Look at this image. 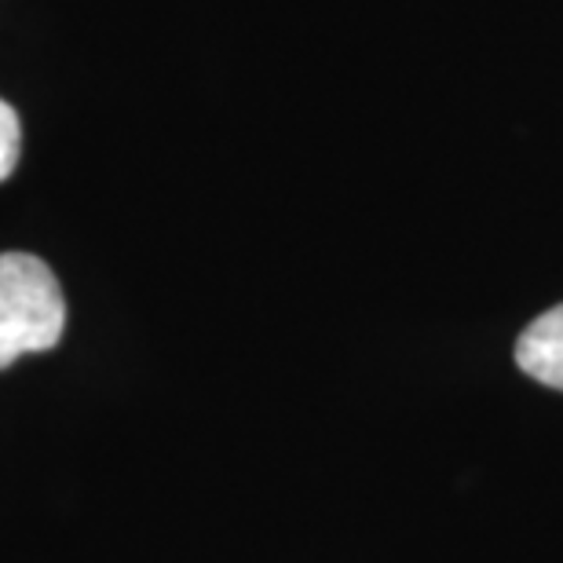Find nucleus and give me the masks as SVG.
Wrapping results in <instances>:
<instances>
[{
    "mask_svg": "<svg viewBox=\"0 0 563 563\" xmlns=\"http://www.w3.org/2000/svg\"><path fill=\"white\" fill-rule=\"evenodd\" d=\"M66 330L59 278L41 256L0 253V369L22 355L52 352Z\"/></svg>",
    "mask_w": 563,
    "mask_h": 563,
    "instance_id": "f257e3e1",
    "label": "nucleus"
},
{
    "mask_svg": "<svg viewBox=\"0 0 563 563\" xmlns=\"http://www.w3.org/2000/svg\"><path fill=\"white\" fill-rule=\"evenodd\" d=\"M516 363L538 385L563 391V303L538 314L520 333V341H516Z\"/></svg>",
    "mask_w": 563,
    "mask_h": 563,
    "instance_id": "f03ea898",
    "label": "nucleus"
},
{
    "mask_svg": "<svg viewBox=\"0 0 563 563\" xmlns=\"http://www.w3.org/2000/svg\"><path fill=\"white\" fill-rule=\"evenodd\" d=\"M19 154H22V125H19V114H15V107L0 99V184H4L11 173H15Z\"/></svg>",
    "mask_w": 563,
    "mask_h": 563,
    "instance_id": "7ed1b4c3",
    "label": "nucleus"
}]
</instances>
